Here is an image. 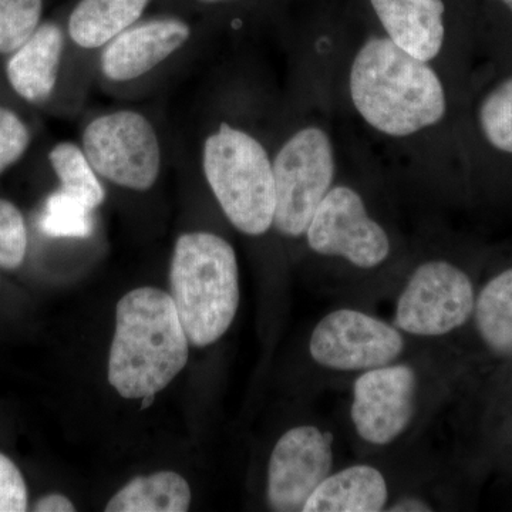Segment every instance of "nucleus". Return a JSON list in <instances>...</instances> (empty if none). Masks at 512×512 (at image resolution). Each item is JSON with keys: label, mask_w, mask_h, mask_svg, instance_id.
<instances>
[{"label": "nucleus", "mask_w": 512, "mask_h": 512, "mask_svg": "<svg viewBox=\"0 0 512 512\" xmlns=\"http://www.w3.org/2000/svg\"><path fill=\"white\" fill-rule=\"evenodd\" d=\"M353 106L367 126L404 138L434 127L447 113V97L430 62L417 59L389 37H370L349 72Z\"/></svg>", "instance_id": "1"}, {"label": "nucleus", "mask_w": 512, "mask_h": 512, "mask_svg": "<svg viewBox=\"0 0 512 512\" xmlns=\"http://www.w3.org/2000/svg\"><path fill=\"white\" fill-rule=\"evenodd\" d=\"M188 346L170 293L134 289L117 303L109 382L126 399L157 394L187 365Z\"/></svg>", "instance_id": "2"}, {"label": "nucleus", "mask_w": 512, "mask_h": 512, "mask_svg": "<svg viewBox=\"0 0 512 512\" xmlns=\"http://www.w3.org/2000/svg\"><path fill=\"white\" fill-rule=\"evenodd\" d=\"M173 298L191 345L205 348L231 328L239 306L237 254L211 232L181 235L170 271Z\"/></svg>", "instance_id": "3"}, {"label": "nucleus", "mask_w": 512, "mask_h": 512, "mask_svg": "<svg viewBox=\"0 0 512 512\" xmlns=\"http://www.w3.org/2000/svg\"><path fill=\"white\" fill-rule=\"evenodd\" d=\"M202 167L225 217L242 234L264 235L274 225V167L251 134L221 123L205 140Z\"/></svg>", "instance_id": "4"}, {"label": "nucleus", "mask_w": 512, "mask_h": 512, "mask_svg": "<svg viewBox=\"0 0 512 512\" xmlns=\"http://www.w3.org/2000/svg\"><path fill=\"white\" fill-rule=\"evenodd\" d=\"M272 167L275 228L285 237H302L335 180V150L329 134L318 126L296 131L276 154Z\"/></svg>", "instance_id": "5"}, {"label": "nucleus", "mask_w": 512, "mask_h": 512, "mask_svg": "<svg viewBox=\"0 0 512 512\" xmlns=\"http://www.w3.org/2000/svg\"><path fill=\"white\" fill-rule=\"evenodd\" d=\"M83 151L94 171L119 187L147 191L160 174L156 130L136 111H116L93 120L84 130Z\"/></svg>", "instance_id": "6"}, {"label": "nucleus", "mask_w": 512, "mask_h": 512, "mask_svg": "<svg viewBox=\"0 0 512 512\" xmlns=\"http://www.w3.org/2000/svg\"><path fill=\"white\" fill-rule=\"evenodd\" d=\"M474 286L458 266L441 259L417 266L396 303L394 326L423 338L448 335L474 312Z\"/></svg>", "instance_id": "7"}, {"label": "nucleus", "mask_w": 512, "mask_h": 512, "mask_svg": "<svg viewBox=\"0 0 512 512\" xmlns=\"http://www.w3.org/2000/svg\"><path fill=\"white\" fill-rule=\"evenodd\" d=\"M305 237L316 254L338 256L362 269L382 265L392 249L386 229L370 217L362 195L348 185L330 188Z\"/></svg>", "instance_id": "8"}, {"label": "nucleus", "mask_w": 512, "mask_h": 512, "mask_svg": "<svg viewBox=\"0 0 512 512\" xmlns=\"http://www.w3.org/2000/svg\"><path fill=\"white\" fill-rule=\"evenodd\" d=\"M403 350L402 332L396 326L355 309L330 312L309 340L312 359L340 372H366L390 365Z\"/></svg>", "instance_id": "9"}, {"label": "nucleus", "mask_w": 512, "mask_h": 512, "mask_svg": "<svg viewBox=\"0 0 512 512\" xmlns=\"http://www.w3.org/2000/svg\"><path fill=\"white\" fill-rule=\"evenodd\" d=\"M417 375L412 366L366 370L353 384L350 417L357 436L372 446H387L409 429L416 409Z\"/></svg>", "instance_id": "10"}, {"label": "nucleus", "mask_w": 512, "mask_h": 512, "mask_svg": "<svg viewBox=\"0 0 512 512\" xmlns=\"http://www.w3.org/2000/svg\"><path fill=\"white\" fill-rule=\"evenodd\" d=\"M332 444V434L316 426L286 431L269 458L266 498L272 510H303L313 491L332 473Z\"/></svg>", "instance_id": "11"}, {"label": "nucleus", "mask_w": 512, "mask_h": 512, "mask_svg": "<svg viewBox=\"0 0 512 512\" xmlns=\"http://www.w3.org/2000/svg\"><path fill=\"white\" fill-rule=\"evenodd\" d=\"M190 36V26L178 19H156L131 26L106 45L101 72L114 82L138 79L181 49Z\"/></svg>", "instance_id": "12"}, {"label": "nucleus", "mask_w": 512, "mask_h": 512, "mask_svg": "<svg viewBox=\"0 0 512 512\" xmlns=\"http://www.w3.org/2000/svg\"><path fill=\"white\" fill-rule=\"evenodd\" d=\"M387 37L410 55L431 62L446 39L443 0H370Z\"/></svg>", "instance_id": "13"}, {"label": "nucleus", "mask_w": 512, "mask_h": 512, "mask_svg": "<svg viewBox=\"0 0 512 512\" xmlns=\"http://www.w3.org/2000/svg\"><path fill=\"white\" fill-rule=\"evenodd\" d=\"M64 37L55 23L39 26L10 57L6 73L15 92L30 103L49 99L55 90Z\"/></svg>", "instance_id": "14"}, {"label": "nucleus", "mask_w": 512, "mask_h": 512, "mask_svg": "<svg viewBox=\"0 0 512 512\" xmlns=\"http://www.w3.org/2000/svg\"><path fill=\"white\" fill-rule=\"evenodd\" d=\"M389 498L383 474L367 464L330 473L303 505V512H380Z\"/></svg>", "instance_id": "15"}, {"label": "nucleus", "mask_w": 512, "mask_h": 512, "mask_svg": "<svg viewBox=\"0 0 512 512\" xmlns=\"http://www.w3.org/2000/svg\"><path fill=\"white\" fill-rule=\"evenodd\" d=\"M150 0H80L69 20L73 42L84 49L109 45L131 28Z\"/></svg>", "instance_id": "16"}, {"label": "nucleus", "mask_w": 512, "mask_h": 512, "mask_svg": "<svg viewBox=\"0 0 512 512\" xmlns=\"http://www.w3.org/2000/svg\"><path fill=\"white\" fill-rule=\"evenodd\" d=\"M191 505L190 485L174 471L137 477L114 495L107 512H184Z\"/></svg>", "instance_id": "17"}, {"label": "nucleus", "mask_w": 512, "mask_h": 512, "mask_svg": "<svg viewBox=\"0 0 512 512\" xmlns=\"http://www.w3.org/2000/svg\"><path fill=\"white\" fill-rule=\"evenodd\" d=\"M473 315L485 345L495 355L512 356V268L481 289Z\"/></svg>", "instance_id": "18"}, {"label": "nucleus", "mask_w": 512, "mask_h": 512, "mask_svg": "<svg viewBox=\"0 0 512 512\" xmlns=\"http://www.w3.org/2000/svg\"><path fill=\"white\" fill-rule=\"evenodd\" d=\"M49 160L62 183L63 191L73 195L92 210L103 204L106 192L97 178L99 174L94 171L82 148L73 143L57 144L50 151Z\"/></svg>", "instance_id": "19"}, {"label": "nucleus", "mask_w": 512, "mask_h": 512, "mask_svg": "<svg viewBox=\"0 0 512 512\" xmlns=\"http://www.w3.org/2000/svg\"><path fill=\"white\" fill-rule=\"evenodd\" d=\"M92 212L82 201L59 190L47 198L39 227L47 237L87 238L94 227Z\"/></svg>", "instance_id": "20"}, {"label": "nucleus", "mask_w": 512, "mask_h": 512, "mask_svg": "<svg viewBox=\"0 0 512 512\" xmlns=\"http://www.w3.org/2000/svg\"><path fill=\"white\" fill-rule=\"evenodd\" d=\"M477 119L485 140L498 151L512 154V76L484 97Z\"/></svg>", "instance_id": "21"}, {"label": "nucleus", "mask_w": 512, "mask_h": 512, "mask_svg": "<svg viewBox=\"0 0 512 512\" xmlns=\"http://www.w3.org/2000/svg\"><path fill=\"white\" fill-rule=\"evenodd\" d=\"M43 0H0V55L16 52L39 28Z\"/></svg>", "instance_id": "22"}, {"label": "nucleus", "mask_w": 512, "mask_h": 512, "mask_svg": "<svg viewBox=\"0 0 512 512\" xmlns=\"http://www.w3.org/2000/svg\"><path fill=\"white\" fill-rule=\"evenodd\" d=\"M28 231L22 212L0 198V266L16 269L25 261Z\"/></svg>", "instance_id": "23"}, {"label": "nucleus", "mask_w": 512, "mask_h": 512, "mask_svg": "<svg viewBox=\"0 0 512 512\" xmlns=\"http://www.w3.org/2000/svg\"><path fill=\"white\" fill-rule=\"evenodd\" d=\"M29 143L25 123L13 111L0 107V175L22 158Z\"/></svg>", "instance_id": "24"}, {"label": "nucleus", "mask_w": 512, "mask_h": 512, "mask_svg": "<svg viewBox=\"0 0 512 512\" xmlns=\"http://www.w3.org/2000/svg\"><path fill=\"white\" fill-rule=\"evenodd\" d=\"M28 510V488L19 468L0 453V512Z\"/></svg>", "instance_id": "25"}, {"label": "nucleus", "mask_w": 512, "mask_h": 512, "mask_svg": "<svg viewBox=\"0 0 512 512\" xmlns=\"http://www.w3.org/2000/svg\"><path fill=\"white\" fill-rule=\"evenodd\" d=\"M37 512H73L76 511L72 501L62 494H50L40 498L35 504Z\"/></svg>", "instance_id": "26"}, {"label": "nucleus", "mask_w": 512, "mask_h": 512, "mask_svg": "<svg viewBox=\"0 0 512 512\" xmlns=\"http://www.w3.org/2000/svg\"><path fill=\"white\" fill-rule=\"evenodd\" d=\"M433 510L429 503L416 497H406L389 508L390 512H429Z\"/></svg>", "instance_id": "27"}, {"label": "nucleus", "mask_w": 512, "mask_h": 512, "mask_svg": "<svg viewBox=\"0 0 512 512\" xmlns=\"http://www.w3.org/2000/svg\"><path fill=\"white\" fill-rule=\"evenodd\" d=\"M154 397H156V394H150V396H144L143 397V406H141V409H147V407L151 406V403L154 402Z\"/></svg>", "instance_id": "28"}, {"label": "nucleus", "mask_w": 512, "mask_h": 512, "mask_svg": "<svg viewBox=\"0 0 512 512\" xmlns=\"http://www.w3.org/2000/svg\"><path fill=\"white\" fill-rule=\"evenodd\" d=\"M501 2L505 3V5H507V8L510 9L512 12V0H501Z\"/></svg>", "instance_id": "29"}, {"label": "nucleus", "mask_w": 512, "mask_h": 512, "mask_svg": "<svg viewBox=\"0 0 512 512\" xmlns=\"http://www.w3.org/2000/svg\"><path fill=\"white\" fill-rule=\"evenodd\" d=\"M200 2H204V3H218V2H225V0H200Z\"/></svg>", "instance_id": "30"}]
</instances>
